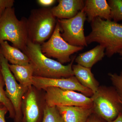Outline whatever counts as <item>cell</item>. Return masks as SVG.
<instances>
[{
	"label": "cell",
	"instance_id": "19",
	"mask_svg": "<svg viewBox=\"0 0 122 122\" xmlns=\"http://www.w3.org/2000/svg\"><path fill=\"white\" fill-rule=\"evenodd\" d=\"M5 86L4 80L0 71V102L3 103L7 107L8 110L9 117L13 120L15 117V111L11 102L6 96L5 91L4 89Z\"/></svg>",
	"mask_w": 122,
	"mask_h": 122
},
{
	"label": "cell",
	"instance_id": "15",
	"mask_svg": "<svg viewBox=\"0 0 122 122\" xmlns=\"http://www.w3.org/2000/svg\"><path fill=\"white\" fill-rule=\"evenodd\" d=\"M0 53L10 64L25 66L30 63L29 59L25 54L17 48L10 45L7 41L0 45Z\"/></svg>",
	"mask_w": 122,
	"mask_h": 122
},
{
	"label": "cell",
	"instance_id": "1",
	"mask_svg": "<svg viewBox=\"0 0 122 122\" xmlns=\"http://www.w3.org/2000/svg\"><path fill=\"white\" fill-rule=\"evenodd\" d=\"M24 53L28 56L33 68V76L49 78H68L74 76L72 66L76 56L65 65L46 56L41 52V45L29 41Z\"/></svg>",
	"mask_w": 122,
	"mask_h": 122
},
{
	"label": "cell",
	"instance_id": "30",
	"mask_svg": "<svg viewBox=\"0 0 122 122\" xmlns=\"http://www.w3.org/2000/svg\"><path fill=\"white\" fill-rule=\"evenodd\" d=\"M120 101H121V100H120ZM121 103H122V102H121Z\"/></svg>",
	"mask_w": 122,
	"mask_h": 122
},
{
	"label": "cell",
	"instance_id": "12",
	"mask_svg": "<svg viewBox=\"0 0 122 122\" xmlns=\"http://www.w3.org/2000/svg\"><path fill=\"white\" fill-rule=\"evenodd\" d=\"M58 5L51 9L53 15L59 20H67L75 16L85 6L82 0H59Z\"/></svg>",
	"mask_w": 122,
	"mask_h": 122
},
{
	"label": "cell",
	"instance_id": "23",
	"mask_svg": "<svg viewBox=\"0 0 122 122\" xmlns=\"http://www.w3.org/2000/svg\"><path fill=\"white\" fill-rule=\"evenodd\" d=\"M14 2V0H0V16L7 9L13 8Z\"/></svg>",
	"mask_w": 122,
	"mask_h": 122
},
{
	"label": "cell",
	"instance_id": "28",
	"mask_svg": "<svg viewBox=\"0 0 122 122\" xmlns=\"http://www.w3.org/2000/svg\"><path fill=\"white\" fill-rule=\"evenodd\" d=\"M120 55L121 57L120 58V59L122 60V50L120 52H119L118 53Z\"/></svg>",
	"mask_w": 122,
	"mask_h": 122
},
{
	"label": "cell",
	"instance_id": "3",
	"mask_svg": "<svg viewBox=\"0 0 122 122\" xmlns=\"http://www.w3.org/2000/svg\"><path fill=\"white\" fill-rule=\"evenodd\" d=\"M27 19L23 17L19 20L14 8L7 9L0 16V45L4 41H10L24 53L29 41Z\"/></svg>",
	"mask_w": 122,
	"mask_h": 122
},
{
	"label": "cell",
	"instance_id": "9",
	"mask_svg": "<svg viewBox=\"0 0 122 122\" xmlns=\"http://www.w3.org/2000/svg\"><path fill=\"white\" fill-rule=\"evenodd\" d=\"M44 91L46 103L49 107H93L91 98L81 93L55 87Z\"/></svg>",
	"mask_w": 122,
	"mask_h": 122
},
{
	"label": "cell",
	"instance_id": "29",
	"mask_svg": "<svg viewBox=\"0 0 122 122\" xmlns=\"http://www.w3.org/2000/svg\"><path fill=\"white\" fill-rule=\"evenodd\" d=\"M1 69V65L0 62V71Z\"/></svg>",
	"mask_w": 122,
	"mask_h": 122
},
{
	"label": "cell",
	"instance_id": "5",
	"mask_svg": "<svg viewBox=\"0 0 122 122\" xmlns=\"http://www.w3.org/2000/svg\"><path fill=\"white\" fill-rule=\"evenodd\" d=\"M94 113L106 122L113 121L122 112V104L113 86H99L91 97Z\"/></svg>",
	"mask_w": 122,
	"mask_h": 122
},
{
	"label": "cell",
	"instance_id": "17",
	"mask_svg": "<svg viewBox=\"0 0 122 122\" xmlns=\"http://www.w3.org/2000/svg\"><path fill=\"white\" fill-rule=\"evenodd\" d=\"M9 66L16 81L20 85L27 89L33 86V68L30 63L25 66L9 63Z\"/></svg>",
	"mask_w": 122,
	"mask_h": 122
},
{
	"label": "cell",
	"instance_id": "7",
	"mask_svg": "<svg viewBox=\"0 0 122 122\" xmlns=\"http://www.w3.org/2000/svg\"><path fill=\"white\" fill-rule=\"evenodd\" d=\"M45 92L33 86L24 94L21 105V122H42L46 106Z\"/></svg>",
	"mask_w": 122,
	"mask_h": 122
},
{
	"label": "cell",
	"instance_id": "22",
	"mask_svg": "<svg viewBox=\"0 0 122 122\" xmlns=\"http://www.w3.org/2000/svg\"><path fill=\"white\" fill-rule=\"evenodd\" d=\"M108 76L122 102V71L119 74L109 73Z\"/></svg>",
	"mask_w": 122,
	"mask_h": 122
},
{
	"label": "cell",
	"instance_id": "6",
	"mask_svg": "<svg viewBox=\"0 0 122 122\" xmlns=\"http://www.w3.org/2000/svg\"><path fill=\"white\" fill-rule=\"evenodd\" d=\"M61 29L57 21L52 35L47 41L41 45L42 52L46 56L57 59L63 64L71 61V56L83 49L84 47L71 45L61 35Z\"/></svg>",
	"mask_w": 122,
	"mask_h": 122
},
{
	"label": "cell",
	"instance_id": "10",
	"mask_svg": "<svg viewBox=\"0 0 122 122\" xmlns=\"http://www.w3.org/2000/svg\"><path fill=\"white\" fill-rule=\"evenodd\" d=\"M84 9L72 18L57 20L61 28V35L71 45L84 47L87 46L84 34V25L86 20Z\"/></svg>",
	"mask_w": 122,
	"mask_h": 122
},
{
	"label": "cell",
	"instance_id": "2",
	"mask_svg": "<svg viewBox=\"0 0 122 122\" xmlns=\"http://www.w3.org/2000/svg\"><path fill=\"white\" fill-rule=\"evenodd\" d=\"M91 26V32L86 36L87 45L95 42L103 46L108 57L122 50V24L97 17Z\"/></svg>",
	"mask_w": 122,
	"mask_h": 122
},
{
	"label": "cell",
	"instance_id": "25",
	"mask_svg": "<svg viewBox=\"0 0 122 122\" xmlns=\"http://www.w3.org/2000/svg\"><path fill=\"white\" fill-rule=\"evenodd\" d=\"M55 0H37L38 4L43 7H50L53 5L56 2Z\"/></svg>",
	"mask_w": 122,
	"mask_h": 122
},
{
	"label": "cell",
	"instance_id": "26",
	"mask_svg": "<svg viewBox=\"0 0 122 122\" xmlns=\"http://www.w3.org/2000/svg\"><path fill=\"white\" fill-rule=\"evenodd\" d=\"M86 122H106L97 115L93 113Z\"/></svg>",
	"mask_w": 122,
	"mask_h": 122
},
{
	"label": "cell",
	"instance_id": "8",
	"mask_svg": "<svg viewBox=\"0 0 122 122\" xmlns=\"http://www.w3.org/2000/svg\"><path fill=\"white\" fill-rule=\"evenodd\" d=\"M1 72L5 84L6 96L13 106L15 112L14 122H21V105L23 96L28 89L20 85L14 76L9 66L8 61L0 53Z\"/></svg>",
	"mask_w": 122,
	"mask_h": 122
},
{
	"label": "cell",
	"instance_id": "18",
	"mask_svg": "<svg viewBox=\"0 0 122 122\" xmlns=\"http://www.w3.org/2000/svg\"><path fill=\"white\" fill-rule=\"evenodd\" d=\"M105 48L99 45L92 49L79 55L75 61L77 64L91 68L96 63L101 61L105 55Z\"/></svg>",
	"mask_w": 122,
	"mask_h": 122
},
{
	"label": "cell",
	"instance_id": "4",
	"mask_svg": "<svg viewBox=\"0 0 122 122\" xmlns=\"http://www.w3.org/2000/svg\"><path fill=\"white\" fill-rule=\"evenodd\" d=\"M56 18L52 13L51 9L32 10L26 21L29 41L41 45L49 39L56 25Z\"/></svg>",
	"mask_w": 122,
	"mask_h": 122
},
{
	"label": "cell",
	"instance_id": "27",
	"mask_svg": "<svg viewBox=\"0 0 122 122\" xmlns=\"http://www.w3.org/2000/svg\"><path fill=\"white\" fill-rule=\"evenodd\" d=\"M109 122H122V112L119 114L115 120Z\"/></svg>",
	"mask_w": 122,
	"mask_h": 122
},
{
	"label": "cell",
	"instance_id": "13",
	"mask_svg": "<svg viewBox=\"0 0 122 122\" xmlns=\"http://www.w3.org/2000/svg\"><path fill=\"white\" fill-rule=\"evenodd\" d=\"M83 9L89 22L97 17L112 20L111 8L106 0H86Z\"/></svg>",
	"mask_w": 122,
	"mask_h": 122
},
{
	"label": "cell",
	"instance_id": "24",
	"mask_svg": "<svg viewBox=\"0 0 122 122\" xmlns=\"http://www.w3.org/2000/svg\"><path fill=\"white\" fill-rule=\"evenodd\" d=\"M8 112L6 107L2 103L0 102V122H6L5 116Z\"/></svg>",
	"mask_w": 122,
	"mask_h": 122
},
{
	"label": "cell",
	"instance_id": "11",
	"mask_svg": "<svg viewBox=\"0 0 122 122\" xmlns=\"http://www.w3.org/2000/svg\"><path fill=\"white\" fill-rule=\"evenodd\" d=\"M33 86L39 90H45L49 87H55L81 92L91 97L93 94L91 90L82 86L74 76L68 78H49L33 76Z\"/></svg>",
	"mask_w": 122,
	"mask_h": 122
},
{
	"label": "cell",
	"instance_id": "21",
	"mask_svg": "<svg viewBox=\"0 0 122 122\" xmlns=\"http://www.w3.org/2000/svg\"><path fill=\"white\" fill-rule=\"evenodd\" d=\"M112 20L116 22L122 21V0H109Z\"/></svg>",
	"mask_w": 122,
	"mask_h": 122
},
{
	"label": "cell",
	"instance_id": "14",
	"mask_svg": "<svg viewBox=\"0 0 122 122\" xmlns=\"http://www.w3.org/2000/svg\"><path fill=\"white\" fill-rule=\"evenodd\" d=\"M56 107L65 122H86L93 113V107Z\"/></svg>",
	"mask_w": 122,
	"mask_h": 122
},
{
	"label": "cell",
	"instance_id": "20",
	"mask_svg": "<svg viewBox=\"0 0 122 122\" xmlns=\"http://www.w3.org/2000/svg\"><path fill=\"white\" fill-rule=\"evenodd\" d=\"M42 122H65L56 107H49L46 105Z\"/></svg>",
	"mask_w": 122,
	"mask_h": 122
},
{
	"label": "cell",
	"instance_id": "16",
	"mask_svg": "<svg viewBox=\"0 0 122 122\" xmlns=\"http://www.w3.org/2000/svg\"><path fill=\"white\" fill-rule=\"evenodd\" d=\"M74 75L78 81L85 87L91 90L93 94L98 89L99 83L91 72V69L77 64L73 65Z\"/></svg>",
	"mask_w": 122,
	"mask_h": 122
}]
</instances>
